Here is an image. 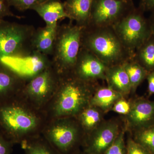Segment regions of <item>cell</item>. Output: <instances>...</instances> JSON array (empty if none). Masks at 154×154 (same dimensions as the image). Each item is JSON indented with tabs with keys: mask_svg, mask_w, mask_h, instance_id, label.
I'll use <instances>...</instances> for the list:
<instances>
[{
	"mask_svg": "<svg viewBox=\"0 0 154 154\" xmlns=\"http://www.w3.org/2000/svg\"><path fill=\"white\" fill-rule=\"evenodd\" d=\"M58 25H46L35 30L31 42L33 51L47 56L52 54Z\"/></svg>",
	"mask_w": 154,
	"mask_h": 154,
	"instance_id": "2e32d148",
	"label": "cell"
},
{
	"mask_svg": "<svg viewBox=\"0 0 154 154\" xmlns=\"http://www.w3.org/2000/svg\"><path fill=\"white\" fill-rule=\"evenodd\" d=\"M133 139L152 154H154V125L134 131Z\"/></svg>",
	"mask_w": 154,
	"mask_h": 154,
	"instance_id": "cb8c5ba5",
	"label": "cell"
},
{
	"mask_svg": "<svg viewBox=\"0 0 154 154\" xmlns=\"http://www.w3.org/2000/svg\"><path fill=\"white\" fill-rule=\"evenodd\" d=\"M131 108V103L122 98L116 102L111 110L116 113L125 116L129 113Z\"/></svg>",
	"mask_w": 154,
	"mask_h": 154,
	"instance_id": "83f0119b",
	"label": "cell"
},
{
	"mask_svg": "<svg viewBox=\"0 0 154 154\" xmlns=\"http://www.w3.org/2000/svg\"><path fill=\"white\" fill-rule=\"evenodd\" d=\"M113 27L124 47L134 56L137 50L152 36L149 19L135 7Z\"/></svg>",
	"mask_w": 154,
	"mask_h": 154,
	"instance_id": "8992f818",
	"label": "cell"
},
{
	"mask_svg": "<svg viewBox=\"0 0 154 154\" xmlns=\"http://www.w3.org/2000/svg\"><path fill=\"white\" fill-rule=\"evenodd\" d=\"M81 46L91 51L107 66L122 65L134 57L111 26L83 28Z\"/></svg>",
	"mask_w": 154,
	"mask_h": 154,
	"instance_id": "3957f363",
	"label": "cell"
},
{
	"mask_svg": "<svg viewBox=\"0 0 154 154\" xmlns=\"http://www.w3.org/2000/svg\"><path fill=\"white\" fill-rule=\"evenodd\" d=\"M105 80L108 87L123 96L131 92L129 78L122 65L107 66Z\"/></svg>",
	"mask_w": 154,
	"mask_h": 154,
	"instance_id": "ac0fdd59",
	"label": "cell"
},
{
	"mask_svg": "<svg viewBox=\"0 0 154 154\" xmlns=\"http://www.w3.org/2000/svg\"><path fill=\"white\" fill-rule=\"evenodd\" d=\"M94 0H66L65 9L70 22L83 28L88 27L91 22V12Z\"/></svg>",
	"mask_w": 154,
	"mask_h": 154,
	"instance_id": "5bb4252c",
	"label": "cell"
},
{
	"mask_svg": "<svg viewBox=\"0 0 154 154\" xmlns=\"http://www.w3.org/2000/svg\"><path fill=\"white\" fill-rule=\"evenodd\" d=\"M60 77L51 65L26 83L17 95L36 109L44 111L55 93Z\"/></svg>",
	"mask_w": 154,
	"mask_h": 154,
	"instance_id": "52a82bcc",
	"label": "cell"
},
{
	"mask_svg": "<svg viewBox=\"0 0 154 154\" xmlns=\"http://www.w3.org/2000/svg\"><path fill=\"white\" fill-rule=\"evenodd\" d=\"M126 147V154H152L146 149L137 143L132 137L128 138Z\"/></svg>",
	"mask_w": 154,
	"mask_h": 154,
	"instance_id": "4316f807",
	"label": "cell"
},
{
	"mask_svg": "<svg viewBox=\"0 0 154 154\" xmlns=\"http://www.w3.org/2000/svg\"><path fill=\"white\" fill-rule=\"evenodd\" d=\"M124 96L109 87L96 88L91 97L90 105L99 108L105 113L112 109L113 105Z\"/></svg>",
	"mask_w": 154,
	"mask_h": 154,
	"instance_id": "d6986e66",
	"label": "cell"
},
{
	"mask_svg": "<svg viewBox=\"0 0 154 154\" xmlns=\"http://www.w3.org/2000/svg\"><path fill=\"white\" fill-rule=\"evenodd\" d=\"M32 10L36 11L43 19L46 25L58 24L59 20L69 19L65 9L64 3L60 0H46L33 7Z\"/></svg>",
	"mask_w": 154,
	"mask_h": 154,
	"instance_id": "e0dca14e",
	"label": "cell"
},
{
	"mask_svg": "<svg viewBox=\"0 0 154 154\" xmlns=\"http://www.w3.org/2000/svg\"><path fill=\"white\" fill-rule=\"evenodd\" d=\"M35 30L31 25L0 20V60L33 51L31 42Z\"/></svg>",
	"mask_w": 154,
	"mask_h": 154,
	"instance_id": "ba28073f",
	"label": "cell"
},
{
	"mask_svg": "<svg viewBox=\"0 0 154 154\" xmlns=\"http://www.w3.org/2000/svg\"><path fill=\"white\" fill-rule=\"evenodd\" d=\"M95 84L85 82L72 73L60 75L57 89L44 111L48 120L75 117L90 105Z\"/></svg>",
	"mask_w": 154,
	"mask_h": 154,
	"instance_id": "7a4b0ae2",
	"label": "cell"
},
{
	"mask_svg": "<svg viewBox=\"0 0 154 154\" xmlns=\"http://www.w3.org/2000/svg\"><path fill=\"white\" fill-rule=\"evenodd\" d=\"M125 116L128 127L133 131L154 125V101L142 98L136 99Z\"/></svg>",
	"mask_w": 154,
	"mask_h": 154,
	"instance_id": "4fadbf2b",
	"label": "cell"
},
{
	"mask_svg": "<svg viewBox=\"0 0 154 154\" xmlns=\"http://www.w3.org/2000/svg\"><path fill=\"white\" fill-rule=\"evenodd\" d=\"M125 130L120 131L113 143L104 154H126V142L125 140Z\"/></svg>",
	"mask_w": 154,
	"mask_h": 154,
	"instance_id": "d4e9b609",
	"label": "cell"
},
{
	"mask_svg": "<svg viewBox=\"0 0 154 154\" xmlns=\"http://www.w3.org/2000/svg\"><path fill=\"white\" fill-rule=\"evenodd\" d=\"M148 82V93L149 96L154 94V71L149 72L146 78Z\"/></svg>",
	"mask_w": 154,
	"mask_h": 154,
	"instance_id": "1f68e13d",
	"label": "cell"
},
{
	"mask_svg": "<svg viewBox=\"0 0 154 154\" xmlns=\"http://www.w3.org/2000/svg\"><path fill=\"white\" fill-rule=\"evenodd\" d=\"M48 121L44 111L18 95L0 104V131L14 144L41 135Z\"/></svg>",
	"mask_w": 154,
	"mask_h": 154,
	"instance_id": "6da1fadb",
	"label": "cell"
},
{
	"mask_svg": "<svg viewBox=\"0 0 154 154\" xmlns=\"http://www.w3.org/2000/svg\"><path fill=\"white\" fill-rule=\"evenodd\" d=\"M25 154H59L42 135L22 142Z\"/></svg>",
	"mask_w": 154,
	"mask_h": 154,
	"instance_id": "7402d4cb",
	"label": "cell"
},
{
	"mask_svg": "<svg viewBox=\"0 0 154 154\" xmlns=\"http://www.w3.org/2000/svg\"><path fill=\"white\" fill-rule=\"evenodd\" d=\"M134 8L132 0H94L88 26L113 27Z\"/></svg>",
	"mask_w": 154,
	"mask_h": 154,
	"instance_id": "30bf717a",
	"label": "cell"
},
{
	"mask_svg": "<svg viewBox=\"0 0 154 154\" xmlns=\"http://www.w3.org/2000/svg\"><path fill=\"white\" fill-rule=\"evenodd\" d=\"M1 1H3V2H6V0H1Z\"/></svg>",
	"mask_w": 154,
	"mask_h": 154,
	"instance_id": "e575fe53",
	"label": "cell"
},
{
	"mask_svg": "<svg viewBox=\"0 0 154 154\" xmlns=\"http://www.w3.org/2000/svg\"><path fill=\"white\" fill-rule=\"evenodd\" d=\"M46 0H6V3L10 6H13L19 11L32 10L35 7Z\"/></svg>",
	"mask_w": 154,
	"mask_h": 154,
	"instance_id": "484cf974",
	"label": "cell"
},
{
	"mask_svg": "<svg viewBox=\"0 0 154 154\" xmlns=\"http://www.w3.org/2000/svg\"><path fill=\"white\" fill-rule=\"evenodd\" d=\"M25 84L14 72L0 65V104L17 96Z\"/></svg>",
	"mask_w": 154,
	"mask_h": 154,
	"instance_id": "9a60e30c",
	"label": "cell"
},
{
	"mask_svg": "<svg viewBox=\"0 0 154 154\" xmlns=\"http://www.w3.org/2000/svg\"><path fill=\"white\" fill-rule=\"evenodd\" d=\"M104 113L99 108L89 105L75 117L86 135L104 121Z\"/></svg>",
	"mask_w": 154,
	"mask_h": 154,
	"instance_id": "ffe728a7",
	"label": "cell"
},
{
	"mask_svg": "<svg viewBox=\"0 0 154 154\" xmlns=\"http://www.w3.org/2000/svg\"><path fill=\"white\" fill-rule=\"evenodd\" d=\"M42 135L59 154L79 152L85 136L75 117L48 120Z\"/></svg>",
	"mask_w": 154,
	"mask_h": 154,
	"instance_id": "277c9868",
	"label": "cell"
},
{
	"mask_svg": "<svg viewBox=\"0 0 154 154\" xmlns=\"http://www.w3.org/2000/svg\"><path fill=\"white\" fill-rule=\"evenodd\" d=\"M9 7L6 2L0 0V20L3 19V18L6 17H16L18 19L23 18V17L17 16L13 14L10 10Z\"/></svg>",
	"mask_w": 154,
	"mask_h": 154,
	"instance_id": "f546056e",
	"label": "cell"
},
{
	"mask_svg": "<svg viewBox=\"0 0 154 154\" xmlns=\"http://www.w3.org/2000/svg\"><path fill=\"white\" fill-rule=\"evenodd\" d=\"M139 9L144 13L146 12H154V0H140Z\"/></svg>",
	"mask_w": 154,
	"mask_h": 154,
	"instance_id": "4dcf8cb0",
	"label": "cell"
},
{
	"mask_svg": "<svg viewBox=\"0 0 154 154\" xmlns=\"http://www.w3.org/2000/svg\"><path fill=\"white\" fill-rule=\"evenodd\" d=\"M148 19L152 29V35L154 37V12L152 13L151 16Z\"/></svg>",
	"mask_w": 154,
	"mask_h": 154,
	"instance_id": "d6a6232c",
	"label": "cell"
},
{
	"mask_svg": "<svg viewBox=\"0 0 154 154\" xmlns=\"http://www.w3.org/2000/svg\"><path fill=\"white\" fill-rule=\"evenodd\" d=\"M72 22L57 27L51 61L60 75L72 72L81 47L83 28L73 25Z\"/></svg>",
	"mask_w": 154,
	"mask_h": 154,
	"instance_id": "5b68a950",
	"label": "cell"
},
{
	"mask_svg": "<svg viewBox=\"0 0 154 154\" xmlns=\"http://www.w3.org/2000/svg\"><path fill=\"white\" fill-rule=\"evenodd\" d=\"M14 145L0 131V154H11Z\"/></svg>",
	"mask_w": 154,
	"mask_h": 154,
	"instance_id": "f1b7e54d",
	"label": "cell"
},
{
	"mask_svg": "<svg viewBox=\"0 0 154 154\" xmlns=\"http://www.w3.org/2000/svg\"><path fill=\"white\" fill-rule=\"evenodd\" d=\"M122 65L129 78L131 92L134 93L146 79L148 72L134 58L127 61Z\"/></svg>",
	"mask_w": 154,
	"mask_h": 154,
	"instance_id": "603a6c76",
	"label": "cell"
},
{
	"mask_svg": "<svg viewBox=\"0 0 154 154\" xmlns=\"http://www.w3.org/2000/svg\"><path fill=\"white\" fill-rule=\"evenodd\" d=\"M0 65L8 68L25 83L52 65L48 56L33 51L25 54L3 58Z\"/></svg>",
	"mask_w": 154,
	"mask_h": 154,
	"instance_id": "9c48e42d",
	"label": "cell"
},
{
	"mask_svg": "<svg viewBox=\"0 0 154 154\" xmlns=\"http://www.w3.org/2000/svg\"><path fill=\"white\" fill-rule=\"evenodd\" d=\"M116 120L102 122L99 126L85 135L82 147L87 154H104L112 145L120 131Z\"/></svg>",
	"mask_w": 154,
	"mask_h": 154,
	"instance_id": "8fae6325",
	"label": "cell"
},
{
	"mask_svg": "<svg viewBox=\"0 0 154 154\" xmlns=\"http://www.w3.org/2000/svg\"><path fill=\"white\" fill-rule=\"evenodd\" d=\"M76 154H87L85 153L84 152H79L78 153Z\"/></svg>",
	"mask_w": 154,
	"mask_h": 154,
	"instance_id": "836d02e7",
	"label": "cell"
},
{
	"mask_svg": "<svg viewBox=\"0 0 154 154\" xmlns=\"http://www.w3.org/2000/svg\"><path fill=\"white\" fill-rule=\"evenodd\" d=\"M134 59L149 72L154 71V37L152 36L135 53Z\"/></svg>",
	"mask_w": 154,
	"mask_h": 154,
	"instance_id": "44dd1931",
	"label": "cell"
},
{
	"mask_svg": "<svg viewBox=\"0 0 154 154\" xmlns=\"http://www.w3.org/2000/svg\"><path fill=\"white\" fill-rule=\"evenodd\" d=\"M107 67L92 53L81 46L76 62L71 73L85 82L95 84L97 80H105Z\"/></svg>",
	"mask_w": 154,
	"mask_h": 154,
	"instance_id": "7c38bea8",
	"label": "cell"
}]
</instances>
